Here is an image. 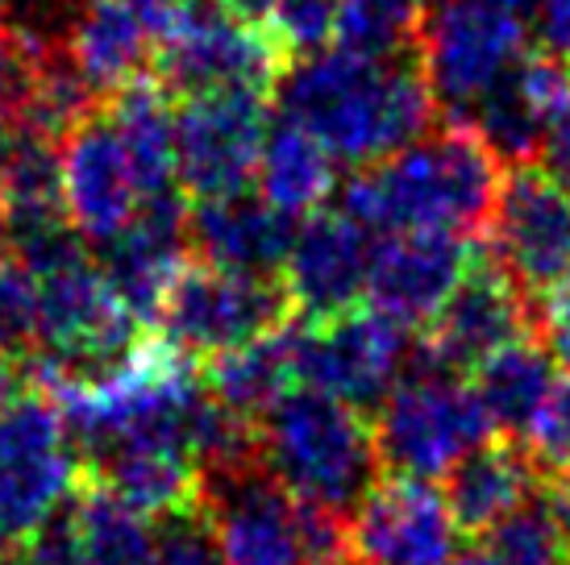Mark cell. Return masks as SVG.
<instances>
[{"instance_id":"obj_1","label":"cell","mask_w":570,"mask_h":565,"mask_svg":"<svg viewBox=\"0 0 570 565\" xmlns=\"http://www.w3.org/2000/svg\"><path fill=\"white\" fill-rule=\"evenodd\" d=\"M275 105L284 121L313 133L333 162L358 171L425 138L438 109L425 71L337 47L287 67L275 83Z\"/></svg>"},{"instance_id":"obj_2","label":"cell","mask_w":570,"mask_h":565,"mask_svg":"<svg viewBox=\"0 0 570 565\" xmlns=\"http://www.w3.org/2000/svg\"><path fill=\"white\" fill-rule=\"evenodd\" d=\"M500 158L466 126L425 133L409 150L358 171L342 191V212L366 234H450L488 229L500 205Z\"/></svg>"},{"instance_id":"obj_3","label":"cell","mask_w":570,"mask_h":565,"mask_svg":"<svg viewBox=\"0 0 570 565\" xmlns=\"http://www.w3.org/2000/svg\"><path fill=\"white\" fill-rule=\"evenodd\" d=\"M63 412L80 457L112 454L121 445H179L191 454L208 412V387L196 361L167 341H142L126 358L88 378H42ZM196 462V457H191Z\"/></svg>"},{"instance_id":"obj_4","label":"cell","mask_w":570,"mask_h":565,"mask_svg":"<svg viewBox=\"0 0 570 565\" xmlns=\"http://www.w3.org/2000/svg\"><path fill=\"white\" fill-rule=\"evenodd\" d=\"M258 462L296 503L354 516L380 487L375 428L358 408L301 387L258 424Z\"/></svg>"},{"instance_id":"obj_5","label":"cell","mask_w":570,"mask_h":565,"mask_svg":"<svg viewBox=\"0 0 570 565\" xmlns=\"http://www.w3.org/2000/svg\"><path fill=\"white\" fill-rule=\"evenodd\" d=\"M488 412L479 404L475 383L442 370L416 354V366L396 391L380 404L375 445L392 478L433 483L450 478L471 454L491 445Z\"/></svg>"},{"instance_id":"obj_6","label":"cell","mask_w":570,"mask_h":565,"mask_svg":"<svg viewBox=\"0 0 570 565\" xmlns=\"http://www.w3.org/2000/svg\"><path fill=\"white\" fill-rule=\"evenodd\" d=\"M533 0H425L421 54L433 100L466 121L479 100L524 63Z\"/></svg>"},{"instance_id":"obj_7","label":"cell","mask_w":570,"mask_h":565,"mask_svg":"<svg viewBox=\"0 0 570 565\" xmlns=\"http://www.w3.org/2000/svg\"><path fill=\"white\" fill-rule=\"evenodd\" d=\"M38 378H88L142 346V320L117 296L105 267L83 250L38 275Z\"/></svg>"},{"instance_id":"obj_8","label":"cell","mask_w":570,"mask_h":565,"mask_svg":"<svg viewBox=\"0 0 570 565\" xmlns=\"http://www.w3.org/2000/svg\"><path fill=\"white\" fill-rule=\"evenodd\" d=\"M80 449L50 395L0 412V557L17 553L80 483Z\"/></svg>"},{"instance_id":"obj_9","label":"cell","mask_w":570,"mask_h":565,"mask_svg":"<svg viewBox=\"0 0 570 565\" xmlns=\"http://www.w3.org/2000/svg\"><path fill=\"white\" fill-rule=\"evenodd\" d=\"M292 299L279 279L234 275L191 262L163 304V341L188 361H213L284 329Z\"/></svg>"},{"instance_id":"obj_10","label":"cell","mask_w":570,"mask_h":565,"mask_svg":"<svg viewBox=\"0 0 570 565\" xmlns=\"http://www.w3.org/2000/svg\"><path fill=\"white\" fill-rule=\"evenodd\" d=\"M279 59L267 26L234 13L225 0H184L159 54V83L184 100L205 92H271Z\"/></svg>"},{"instance_id":"obj_11","label":"cell","mask_w":570,"mask_h":565,"mask_svg":"<svg viewBox=\"0 0 570 565\" xmlns=\"http://www.w3.org/2000/svg\"><path fill=\"white\" fill-rule=\"evenodd\" d=\"M267 92H205L175 109V171L196 200L238 196L258 179L271 133Z\"/></svg>"},{"instance_id":"obj_12","label":"cell","mask_w":570,"mask_h":565,"mask_svg":"<svg viewBox=\"0 0 570 565\" xmlns=\"http://www.w3.org/2000/svg\"><path fill=\"white\" fill-rule=\"evenodd\" d=\"M416 366V346L396 320L366 313H346L337 320L301 325V378L304 387L325 391L350 408H380Z\"/></svg>"},{"instance_id":"obj_13","label":"cell","mask_w":570,"mask_h":565,"mask_svg":"<svg viewBox=\"0 0 570 565\" xmlns=\"http://www.w3.org/2000/svg\"><path fill=\"white\" fill-rule=\"evenodd\" d=\"M179 9L184 0H80L63 38L67 59L96 96L126 92L159 63Z\"/></svg>"},{"instance_id":"obj_14","label":"cell","mask_w":570,"mask_h":565,"mask_svg":"<svg viewBox=\"0 0 570 565\" xmlns=\"http://www.w3.org/2000/svg\"><path fill=\"white\" fill-rule=\"evenodd\" d=\"M495 267L521 291H546L570 275V191L546 167H517L491 217Z\"/></svg>"},{"instance_id":"obj_15","label":"cell","mask_w":570,"mask_h":565,"mask_svg":"<svg viewBox=\"0 0 570 565\" xmlns=\"http://www.w3.org/2000/svg\"><path fill=\"white\" fill-rule=\"evenodd\" d=\"M150 205L109 112H92L63 138V208L88 246H112Z\"/></svg>"},{"instance_id":"obj_16","label":"cell","mask_w":570,"mask_h":565,"mask_svg":"<svg viewBox=\"0 0 570 565\" xmlns=\"http://www.w3.org/2000/svg\"><path fill=\"white\" fill-rule=\"evenodd\" d=\"M475 246L450 234H392L375 241L366 299L400 329L433 325L475 270Z\"/></svg>"},{"instance_id":"obj_17","label":"cell","mask_w":570,"mask_h":565,"mask_svg":"<svg viewBox=\"0 0 570 565\" xmlns=\"http://www.w3.org/2000/svg\"><path fill=\"white\" fill-rule=\"evenodd\" d=\"M459 519L433 483L387 478L350 519V545L371 565H454Z\"/></svg>"},{"instance_id":"obj_18","label":"cell","mask_w":570,"mask_h":565,"mask_svg":"<svg viewBox=\"0 0 570 565\" xmlns=\"http://www.w3.org/2000/svg\"><path fill=\"white\" fill-rule=\"evenodd\" d=\"M375 234H366L350 212H317L296 225L284 262V291L313 325L337 320L358 308L371 279Z\"/></svg>"},{"instance_id":"obj_19","label":"cell","mask_w":570,"mask_h":565,"mask_svg":"<svg viewBox=\"0 0 570 565\" xmlns=\"http://www.w3.org/2000/svg\"><path fill=\"white\" fill-rule=\"evenodd\" d=\"M205 507L225 565H317L304 541L301 503L263 466L208 483Z\"/></svg>"},{"instance_id":"obj_20","label":"cell","mask_w":570,"mask_h":565,"mask_svg":"<svg viewBox=\"0 0 570 565\" xmlns=\"http://www.w3.org/2000/svg\"><path fill=\"white\" fill-rule=\"evenodd\" d=\"M524 325H529V308L521 299V287L500 267L479 262L450 296L442 316L429 325V341L416 354L454 375L479 370L491 354L508 349L512 341H524Z\"/></svg>"},{"instance_id":"obj_21","label":"cell","mask_w":570,"mask_h":565,"mask_svg":"<svg viewBox=\"0 0 570 565\" xmlns=\"http://www.w3.org/2000/svg\"><path fill=\"white\" fill-rule=\"evenodd\" d=\"M188 208L179 196H159L138 212V220L112 246H105V275L138 320H159L179 275L191 267Z\"/></svg>"},{"instance_id":"obj_22","label":"cell","mask_w":570,"mask_h":565,"mask_svg":"<svg viewBox=\"0 0 570 565\" xmlns=\"http://www.w3.org/2000/svg\"><path fill=\"white\" fill-rule=\"evenodd\" d=\"M570 92V71L562 59H524L512 76L491 88L479 109L462 121L500 162L533 167V155H546V138L558 109Z\"/></svg>"},{"instance_id":"obj_23","label":"cell","mask_w":570,"mask_h":565,"mask_svg":"<svg viewBox=\"0 0 570 565\" xmlns=\"http://www.w3.org/2000/svg\"><path fill=\"white\" fill-rule=\"evenodd\" d=\"M196 262L254 279L284 275L287 250L296 237V220L271 208L263 196L238 191L222 200H196L188 217Z\"/></svg>"},{"instance_id":"obj_24","label":"cell","mask_w":570,"mask_h":565,"mask_svg":"<svg viewBox=\"0 0 570 565\" xmlns=\"http://www.w3.org/2000/svg\"><path fill=\"white\" fill-rule=\"evenodd\" d=\"M205 387L217 404L238 412L242 420H267L292 391H301V325L258 337L250 346L229 349L205 366Z\"/></svg>"},{"instance_id":"obj_25","label":"cell","mask_w":570,"mask_h":565,"mask_svg":"<svg viewBox=\"0 0 570 565\" xmlns=\"http://www.w3.org/2000/svg\"><path fill=\"white\" fill-rule=\"evenodd\" d=\"M100 487L150 519H171L205 503V474L179 445H121L92 462Z\"/></svg>"},{"instance_id":"obj_26","label":"cell","mask_w":570,"mask_h":565,"mask_svg":"<svg viewBox=\"0 0 570 565\" xmlns=\"http://www.w3.org/2000/svg\"><path fill=\"white\" fill-rule=\"evenodd\" d=\"M538 499V462L521 445H483L445 478V503L462 533H495Z\"/></svg>"},{"instance_id":"obj_27","label":"cell","mask_w":570,"mask_h":565,"mask_svg":"<svg viewBox=\"0 0 570 565\" xmlns=\"http://www.w3.org/2000/svg\"><path fill=\"white\" fill-rule=\"evenodd\" d=\"M254 184L271 208H279L292 220H308L325 212L330 196L337 191V162L313 133L275 112Z\"/></svg>"},{"instance_id":"obj_28","label":"cell","mask_w":570,"mask_h":565,"mask_svg":"<svg viewBox=\"0 0 570 565\" xmlns=\"http://www.w3.org/2000/svg\"><path fill=\"white\" fill-rule=\"evenodd\" d=\"M562 366L546 349V341H512L508 349L491 354L475 370V395L495 433L524 440L538 424L546 399L554 395Z\"/></svg>"},{"instance_id":"obj_29","label":"cell","mask_w":570,"mask_h":565,"mask_svg":"<svg viewBox=\"0 0 570 565\" xmlns=\"http://www.w3.org/2000/svg\"><path fill=\"white\" fill-rule=\"evenodd\" d=\"M0 200L13 229L63 220V138L26 121L0 141Z\"/></svg>"},{"instance_id":"obj_30","label":"cell","mask_w":570,"mask_h":565,"mask_svg":"<svg viewBox=\"0 0 570 565\" xmlns=\"http://www.w3.org/2000/svg\"><path fill=\"white\" fill-rule=\"evenodd\" d=\"M167 96L171 92L163 83L138 79L126 92L109 96V109H105L112 129L126 141L150 200L171 196L175 184H179V171H175V109Z\"/></svg>"},{"instance_id":"obj_31","label":"cell","mask_w":570,"mask_h":565,"mask_svg":"<svg viewBox=\"0 0 570 565\" xmlns=\"http://www.w3.org/2000/svg\"><path fill=\"white\" fill-rule=\"evenodd\" d=\"M83 562L88 565H159V533L150 516L134 512L109 487L83 483L76 490Z\"/></svg>"},{"instance_id":"obj_32","label":"cell","mask_w":570,"mask_h":565,"mask_svg":"<svg viewBox=\"0 0 570 565\" xmlns=\"http://www.w3.org/2000/svg\"><path fill=\"white\" fill-rule=\"evenodd\" d=\"M425 0H333V42L366 59H404L421 38Z\"/></svg>"},{"instance_id":"obj_33","label":"cell","mask_w":570,"mask_h":565,"mask_svg":"<svg viewBox=\"0 0 570 565\" xmlns=\"http://www.w3.org/2000/svg\"><path fill=\"white\" fill-rule=\"evenodd\" d=\"M488 553L500 565H570V533L554 503L533 499L488 533Z\"/></svg>"},{"instance_id":"obj_34","label":"cell","mask_w":570,"mask_h":565,"mask_svg":"<svg viewBox=\"0 0 570 565\" xmlns=\"http://www.w3.org/2000/svg\"><path fill=\"white\" fill-rule=\"evenodd\" d=\"M42 282L13 250L0 254V354H38Z\"/></svg>"},{"instance_id":"obj_35","label":"cell","mask_w":570,"mask_h":565,"mask_svg":"<svg viewBox=\"0 0 570 565\" xmlns=\"http://www.w3.org/2000/svg\"><path fill=\"white\" fill-rule=\"evenodd\" d=\"M47 47L50 38L42 33L0 26V141L17 126H26V117H30L33 76H38V59Z\"/></svg>"},{"instance_id":"obj_36","label":"cell","mask_w":570,"mask_h":565,"mask_svg":"<svg viewBox=\"0 0 570 565\" xmlns=\"http://www.w3.org/2000/svg\"><path fill=\"white\" fill-rule=\"evenodd\" d=\"M263 26L279 54H296V63L325 54L333 42V0H275Z\"/></svg>"},{"instance_id":"obj_37","label":"cell","mask_w":570,"mask_h":565,"mask_svg":"<svg viewBox=\"0 0 570 565\" xmlns=\"http://www.w3.org/2000/svg\"><path fill=\"white\" fill-rule=\"evenodd\" d=\"M521 449L533 462L538 470H554L558 478L570 470V370H562L554 395L546 399L538 424L529 428V437L521 440Z\"/></svg>"},{"instance_id":"obj_38","label":"cell","mask_w":570,"mask_h":565,"mask_svg":"<svg viewBox=\"0 0 570 565\" xmlns=\"http://www.w3.org/2000/svg\"><path fill=\"white\" fill-rule=\"evenodd\" d=\"M159 565H225L222 549H217V533H213V516H208L205 503L191 507V512L163 519Z\"/></svg>"},{"instance_id":"obj_39","label":"cell","mask_w":570,"mask_h":565,"mask_svg":"<svg viewBox=\"0 0 570 565\" xmlns=\"http://www.w3.org/2000/svg\"><path fill=\"white\" fill-rule=\"evenodd\" d=\"M17 565H88L83 562L80 519H76V499L63 503L38 533L17 549Z\"/></svg>"},{"instance_id":"obj_40","label":"cell","mask_w":570,"mask_h":565,"mask_svg":"<svg viewBox=\"0 0 570 565\" xmlns=\"http://www.w3.org/2000/svg\"><path fill=\"white\" fill-rule=\"evenodd\" d=\"M538 320L546 349L562 361V370H570V275L538 296Z\"/></svg>"},{"instance_id":"obj_41","label":"cell","mask_w":570,"mask_h":565,"mask_svg":"<svg viewBox=\"0 0 570 565\" xmlns=\"http://www.w3.org/2000/svg\"><path fill=\"white\" fill-rule=\"evenodd\" d=\"M533 30L554 59H570V0H533Z\"/></svg>"},{"instance_id":"obj_42","label":"cell","mask_w":570,"mask_h":565,"mask_svg":"<svg viewBox=\"0 0 570 565\" xmlns=\"http://www.w3.org/2000/svg\"><path fill=\"white\" fill-rule=\"evenodd\" d=\"M21 358L0 354V412H9L17 399H26V370L17 366Z\"/></svg>"},{"instance_id":"obj_43","label":"cell","mask_w":570,"mask_h":565,"mask_svg":"<svg viewBox=\"0 0 570 565\" xmlns=\"http://www.w3.org/2000/svg\"><path fill=\"white\" fill-rule=\"evenodd\" d=\"M225 4H229L234 13L250 17V21H258V26H263V21H267V13H271V4H275V0H225Z\"/></svg>"},{"instance_id":"obj_44","label":"cell","mask_w":570,"mask_h":565,"mask_svg":"<svg viewBox=\"0 0 570 565\" xmlns=\"http://www.w3.org/2000/svg\"><path fill=\"white\" fill-rule=\"evenodd\" d=\"M554 512L562 516V524H567V533H570V470L558 478V487H554Z\"/></svg>"},{"instance_id":"obj_45","label":"cell","mask_w":570,"mask_h":565,"mask_svg":"<svg viewBox=\"0 0 570 565\" xmlns=\"http://www.w3.org/2000/svg\"><path fill=\"white\" fill-rule=\"evenodd\" d=\"M9 234H13V220H9V208L0 200V254H9Z\"/></svg>"},{"instance_id":"obj_46","label":"cell","mask_w":570,"mask_h":565,"mask_svg":"<svg viewBox=\"0 0 570 565\" xmlns=\"http://www.w3.org/2000/svg\"><path fill=\"white\" fill-rule=\"evenodd\" d=\"M454 565H500V562H495L488 549H479V553H459V562Z\"/></svg>"},{"instance_id":"obj_47","label":"cell","mask_w":570,"mask_h":565,"mask_svg":"<svg viewBox=\"0 0 570 565\" xmlns=\"http://www.w3.org/2000/svg\"><path fill=\"white\" fill-rule=\"evenodd\" d=\"M321 565H371V562L358 557V553H337V557H330V562H321Z\"/></svg>"},{"instance_id":"obj_48","label":"cell","mask_w":570,"mask_h":565,"mask_svg":"<svg viewBox=\"0 0 570 565\" xmlns=\"http://www.w3.org/2000/svg\"><path fill=\"white\" fill-rule=\"evenodd\" d=\"M9 4H13V0H0V13H4V9H9Z\"/></svg>"},{"instance_id":"obj_49","label":"cell","mask_w":570,"mask_h":565,"mask_svg":"<svg viewBox=\"0 0 570 565\" xmlns=\"http://www.w3.org/2000/svg\"><path fill=\"white\" fill-rule=\"evenodd\" d=\"M0 565H17V562H9V557H0Z\"/></svg>"}]
</instances>
